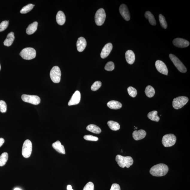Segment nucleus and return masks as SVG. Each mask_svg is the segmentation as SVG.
<instances>
[{"mask_svg":"<svg viewBox=\"0 0 190 190\" xmlns=\"http://www.w3.org/2000/svg\"><path fill=\"white\" fill-rule=\"evenodd\" d=\"M169 171V168L165 164L160 163L154 165L150 171L152 175L156 177H163L167 174Z\"/></svg>","mask_w":190,"mask_h":190,"instance_id":"1","label":"nucleus"},{"mask_svg":"<svg viewBox=\"0 0 190 190\" xmlns=\"http://www.w3.org/2000/svg\"><path fill=\"white\" fill-rule=\"evenodd\" d=\"M115 161L119 166L122 168L125 167L129 168L133 163V159L131 157L123 156L119 155L116 156Z\"/></svg>","mask_w":190,"mask_h":190,"instance_id":"2","label":"nucleus"},{"mask_svg":"<svg viewBox=\"0 0 190 190\" xmlns=\"http://www.w3.org/2000/svg\"><path fill=\"white\" fill-rule=\"evenodd\" d=\"M19 55L24 59L31 60L36 57V51L33 48H26L22 50Z\"/></svg>","mask_w":190,"mask_h":190,"instance_id":"3","label":"nucleus"},{"mask_svg":"<svg viewBox=\"0 0 190 190\" xmlns=\"http://www.w3.org/2000/svg\"><path fill=\"white\" fill-rule=\"evenodd\" d=\"M177 137L173 134H169L163 136L162 139V143L165 147L173 146L175 145Z\"/></svg>","mask_w":190,"mask_h":190,"instance_id":"4","label":"nucleus"},{"mask_svg":"<svg viewBox=\"0 0 190 190\" xmlns=\"http://www.w3.org/2000/svg\"><path fill=\"white\" fill-rule=\"evenodd\" d=\"M51 80L55 83H59L60 81L61 72L60 68L55 66L51 69L50 74Z\"/></svg>","mask_w":190,"mask_h":190,"instance_id":"5","label":"nucleus"},{"mask_svg":"<svg viewBox=\"0 0 190 190\" xmlns=\"http://www.w3.org/2000/svg\"><path fill=\"white\" fill-rule=\"evenodd\" d=\"M189 101L187 97L181 96L177 97L173 99V106L174 108L178 110L184 107Z\"/></svg>","mask_w":190,"mask_h":190,"instance_id":"6","label":"nucleus"},{"mask_svg":"<svg viewBox=\"0 0 190 190\" xmlns=\"http://www.w3.org/2000/svg\"><path fill=\"white\" fill-rule=\"evenodd\" d=\"M169 57L174 65L180 72L183 73L186 72L187 69L185 66L176 56L172 54H170Z\"/></svg>","mask_w":190,"mask_h":190,"instance_id":"7","label":"nucleus"},{"mask_svg":"<svg viewBox=\"0 0 190 190\" xmlns=\"http://www.w3.org/2000/svg\"><path fill=\"white\" fill-rule=\"evenodd\" d=\"M32 144L29 139L26 140L23 143L22 150V154L24 157L29 158L32 151Z\"/></svg>","mask_w":190,"mask_h":190,"instance_id":"8","label":"nucleus"},{"mask_svg":"<svg viewBox=\"0 0 190 190\" xmlns=\"http://www.w3.org/2000/svg\"><path fill=\"white\" fill-rule=\"evenodd\" d=\"M106 14L104 10L101 8L98 10L95 15V21L98 26H101L104 23Z\"/></svg>","mask_w":190,"mask_h":190,"instance_id":"9","label":"nucleus"},{"mask_svg":"<svg viewBox=\"0 0 190 190\" xmlns=\"http://www.w3.org/2000/svg\"><path fill=\"white\" fill-rule=\"evenodd\" d=\"M22 99L25 102L35 105L39 104L41 102L40 98L37 95H23L22 96Z\"/></svg>","mask_w":190,"mask_h":190,"instance_id":"10","label":"nucleus"},{"mask_svg":"<svg viewBox=\"0 0 190 190\" xmlns=\"http://www.w3.org/2000/svg\"><path fill=\"white\" fill-rule=\"evenodd\" d=\"M155 66L157 70L163 75H168V71L166 65L163 61L158 60L156 62Z\"/></svg>","mask_w":190,"mask_h":190,"instance_id":"11","label":"nucleus"},{"mask_svg":"<svg viewBox=\"0 0 190 190\" xmlns=\"http://www.w3.org/2000/svg\"><path fill=\"white\" fill-rule=\"evenodd\" d=\"M119 12L122 16L126 21H129L130 19V15L128 9L124 4H123L120 6Z\"/></svg>","mask_w":190,"mask_h":190,"instance_id":"12","label":"nucleus"},{"mask_svg":"<svg viewBox=\"0 0 190 190\" xmlns=\"http://www.w3.org/2000/svg\"><path fill=\"white\" fill-rule=\"evenodd\" d=\"M174 45L175 46L181 48L187 47L189 45V42L186 40L181 38H176L173 41Z\"/></svg>","mask_w":190,"mask_h":190,"instance_id":"13","label":"nucleus"},{"mask_svg":"<svg viewBox=\"0 0 190 190\" xmlns=\"http://www.w3.org/2000/svg\"><path fill=\"white\" fill-rule=\"evenodd\" d=\"M113 48V45L111 43H108L104 46L102 50L101 57L102 59H105L110 53Z\"/></svg>","mask_w":190,"mask_h":190,"instance_id":"14","label":"nucleus"},{"mask_svg":"<svg viewBox=\"0 0 190 190\" xmlns=\"http://www.w3.org/2000/svg\"><path fill=\"white\" fill-rule=\"evenodd\" d=\"M81 94L78 91L75 92L68 103V105L71 106L77 105L80 101Z\"/></svg>","mask_w":190,"mask_h":190,"instance_id":"15","label":"nucleus"},{"mask_svg":"<svg viewBox=\"0 0 190 190\" xmlns=\"http://www.w3.org/2000/svg\"><path fill=\"white\" fill-rule=\"evenodd\" d=\"M87 45V42L84 38L80 37L78 38L77 42V51L81 52L83 51Z\"/></svg>","mask_w":190,"mask_h":190,"instance_id":"16","label":"nucleus"},{"mask_svg":"<svg viewBox=\"0 0 190 190\" xmlns=\"http://www.w3.org/2000/svg\"><path fill=\"white\" fill-rule=\"evenodd\" d=\"M146 132L144 130H140L139 131H135L133 133V139L136 141H139L145 138L146 136Z\"/></svg>","mask_w":190,"mask_h":190,"instance_id":"17","label":"nucleus"},{"mask_svg":"<svg viewBox=\"0 0 190 190\" xmlns=\"http://www.w3.org/2000/svg\"><path fill=\"white\" fill-rule=\"evenodd\" d=\"M126 61L130 65H132L134 63L135 56L133 51L131 50H128L125 53Z\"/></svg>","mask_w":190,"mask_h":190,"instance_id":"18","label":"nucleus"},{"mask_svg":"<svg viewBox=\"0 0 190 190\" xmlns=\"http://www.w3.org/2000/svg\"><path fill=\"white\" fill-rule=\"evenodd\" d=\"M56 20L58 25H63L66 21V16L64 13L61 11L58 12L56 16Z\"/></svg>","mask_w":190,"mask_h":190,"instance_id":"19","label":"nucleus"},{"mask_svg":"<svg viewBox=\"0 0 190 190\" xmlns=\"http://www.w3.org/2000/svg\"><path fill=\"white\" fill-rule=\"evenodd\" d=\"M52 147L59 153L65 154L66 153L64 147L61 145L60 142L57 141L53 144Z\"/></svg>","mask_w":190,"mask_h":190,"instance_id":"20","label":"nucleus"},{"mask_svg":"<svg viewBox=\"0 0 190 190\" xmlns=\"http://www.w3.org/2000/svg\"><path fill=\"white\" fill-rule=\"evenodd\" d=\"M15 38L14 34L13 32L9 33L7 35V38L4 42V45L6 46H10L13 44L14 40Z\"/></svg>","mask_w":190,"mask_h":190,"instance_id":"21","label":"nucleus"},{"mask_svg":"<svg viewBox=\"0 0 190 190\" xmlns=\"http://www.w3.org/2000/svg\"><path fill=\"white\" fill-rule=\"evenodd\" d=\"M107 107L111 109L117 110L121 108L122 104L119 102L112 101L107 103Z\"/></svg>","mask_w":190,"mask_h":190,"instance_id":"22","label":"nucleus"},{"mask_svg":"<svg viewBox=\"0 0 190 190\" xmlns=\"http://www.w3.org/2000/svg\"><path fill=\"white\" fill-rule=\"evenodd\" d=\"M38 23L37 22H35L30 25L27 28L26 33L27 34L31 35L32 34L37 31V28Z\"/></svg>","mask_w":190,"mask_h":190,"instance_id":"23","label":"nucleus"},{"mask_svg":"<svg viewBox=\"0 0 190 190\" xmlns=\"http://www.w3.org/2000/svg\"><path fill=\"white\" fill-rule=\"evenodd\" d=\"M86 129L88 131L95 134H99L101 132V130L99 127L94 124L88 125L86 127Z\"/></svg>","mask_w":190,"mask_h":190,"instance_id":"24","label":"nucleus"},{"mask_svg":"<svg viewBox=\"0 0 190 190\" xmlns=\"http://www.w3.org/2000/svg\"><path fill=\"white\" fill-rule=\"evenodd\" d=\"M145 16L147 19H148L149 23L151 25H155L156 22L154 16L151 12L148 11L145 14Z\"/></svg>","mask_w":190,"mask_h":190,"instance_id":"25","label":"nucleus"},{"mask_svg":"<svg viewBox=\"0 0 190 190\" xmlns=\"http://www.w3.org/2000/svg\"><path fill=\"white\" fill-rule=\"evenodd\" d=\"M157 111H152L150 112L148 115V117L152 121L158 122L160 119L159 118L157 115Z\"/></svg>","mask_w":190,"mask_h":190,"instance_id":"26","label":"nucleus"},{"mask_svg":"<svg viewBox=\"0 0 190 190\" xmlns=\"http://www.w3.org/2000/svg\"><path fill=\"white\" fill-rule=\"evenodd\" d=\"M109 127L112 130L117 131L120 128V126L118 123L113 121H109L107 122Z\"/></svg>","mask_w":190,"mask_h":190,"instance_id":"27","label":"nucleus"},{"mask_svg":"<svg viewBox=\"0 0 190 190\" xmlns=\"http://www.w3.org/2000/svg\"><path fill=\"white\" fill-rule=\"evenodd\" d=\"M146 95L148 97L151 98L154 95L155 92L154 89L151 86H148L145 90Z\"/></svg>","mask_w":190,"mask_h":190,"instance_id":"28","label":"nucleus"},{"mask_svg":"<svg viewBox=\"0 0 190 190\" xmlns=\"http://www.w3.org/2000/svg\"><path fill=\"white\" fill-rule=\"evenodd\" d=\"M8 159V154L5 152L2 153L0 156V166L2 167L5 165Z\"/></svg>","mask_w":190,"mask_h":190,"instance_id":"29","label":"nucleus"},{"mask_svg":"<svg viewBox=\"0 0 190 190\" xmlns=\"http://www.w3.org/2000/svg\"><path fill=\"white\" fill-rule=\"evenodd\" d=\"M34 7V5L33 4H28L22 8L20 11V13L22 14L27 13L31 11Z\"/></svg>","mask_w":190,"mask_h":190,"instance_id":"30","label":"nucleus"},{"mask_svg":"<svg viewBox=\"0 0 190 190\" xmlns=\"http://www.w3.org/2000/svg\"><path fill=\"white\" fill-rule=\"evenodd\" d=\"M159 21L161 26L163 28L166 29L167 28V23L165 20V18L163 15L160 14L159 16Z\"/></svg>","mask_w":190,"mask_h":190,"instance_id":"31","label":"nucleus"},{"mask_svg":"<svg viewBox=\"0 0 190 190\" xmlns=\"http://www.w3.org/2000/svg\"><path fill=\"white\" fill-rule=\"evenodd\" d=\"M128 93L131 97L134 98L136 96L137 94V90L133 87H129L127 89Z\"/></svg>","mask_w":190,"mask_h":190,"instance_id":"32","label":"nucleus"},{"mask_svg":"<svg viewBox=\"0 0 190 190\" xmlns=\"http://www.w3.org/2000/svg\"><path fill=\"white\" fill-rule=\"evenodd\" d=\"M115 64L113 62L110 61L105 66V69L106 71H111L115 69Z\"/></svg>","mask_w":190,"mask_h":190,"instance_id":"33","label":"nucleus"},{"mask_svg":"<svg viewBox=\"0 0 190 190\" xmlns=\"http://www.w3.org/2000/svg\"><path fill=\"white\" fill-rule=\"evenodd\" d=\"M101 86V82L100 81H96L94 83L93 85L92 86L91 89L92 91H95L98 89Z\"/></svg>","mask_w":190,"mask_h":190,"instance_id":"34","label":"nucleus"},{"mask_svg":"<svg viewBox=\"0 0 190 190\" xmlns=\"http://www.w3.org/2000/svg\"><path fill=\"white\" fill-rule=\"evenodd\" d=\"M7 110V105L5 102L2 101H0V111L1 113H5Z\"/></svg>","mask_w":190,"mask_h":190,"instance_id":"35","label":"nucleus"},{"mask_svg":"<svg viewBox=\"0 0 190 190\" xmlns=\"http://www.w3.org/2000/svg\"><path fill=\"white\" fill-rule=\"evenodd\" d=\"M9 25V21H3L0 24V32L3 31L7 28Z\"/></svg>","mask_w":190,"mask_h":190,"instance_id":"36","label":"nucleus"},{"mask_svg":"<svg viewBox=\"0 0 190 190\" xmlns=\"http://www.w3.org/2000/svg\"><path fill=\"white\" fill-rule=\"evenodd\" d=\"M83 138L86 140L92 141H97L99 139L97 137L91 135H85Z\"/></svg>","mask_w":190,"mask_h":190,"instance_id":"37","label":"nucleus"},{"mask_svg":"<svg viewBox=\"0 0 190 190\" xmlns=\"http://www.w3.org/2000/svg\"><path fill=\"white\" fill-rule=\"evenodd\" d=\"M83 190H94V184L92 182H89L85 186Z\"/></svg>","mask_w":190,"mask_h":190,"instance_id":"38","label":"nucleus"},{"mask_svg":"<svg viewBox=\"0 0 190 190\" xmlns=\"http://www.w3.org/2000/svg\"><path fill=\"white\" fill-rule=\"evenodd\" d=\"M110 190H121L120 186L117 183H113L112 185Z\"/></svg>","mask_w":190,"mask_h":190,"instance_id":"39","label":"nucleus"},{"mask_svg":"<svg viewBox=\"0 0 190 190\" xmlns=\"http://www.w3.org/2000/svg\"><path fill=\"white\" fill-rule=\"evenodd\" d=\"M4 139L3 138H0V147H1L2 145H3L4 143Z\"/></svg>","mask_w":190,"mask_h":190,"instance_id":"40","label":"nucleus"},{"mask_svg":"<svg viewBox=\"0 0 190 190\" xmlns=\"http://www.w3.org/2000/svg\"><path fill=\"white\" fill-rule=\"evenodd\" d=\"M67 190H73L72 188V186L71 185H69L67 186Z\"/></svg>","mask_w":190,"mask_h":190,"instance_id":"41","label":"nucleus"},{"mask_svg":"<svg viewBox=\"0 0 190 190\" xmlns=\"http://www.w3.org/2000/svg\"><path fill=\"white\" fill-rule=\"evenodd\" d=\"M14 190H22L21 189H19V188H16Z\"/></svg>","mask_w":190,"mask_h":190,"instance_id":"42","label":"nucleus"},{"mask_svg":"<svg viewBox=\"0 0 190 190\" xmlns=\"http://www.w3.org/2000/svg\"><path fill=\"white\" fill-rule=\"evenodd\" d=\"M135 127V129H137V127H135H135Z\"/></svg>","mask_w":190,"mask_h":190,"instance_id":"43","label":"nucleus"},{"mask_svg":"<svg viewBox=\"0 0 190 190\" xmlns=\"http://www.w3.org/2000/svg\"><path fill=\"white\" fill-rule=\"evenodd\" d=\"M1 65H0V70H1Z\"/></svg>","mask_w":190,"mask_h":190,"instance_id":"44","label":"nucleus"}]
</instances>
